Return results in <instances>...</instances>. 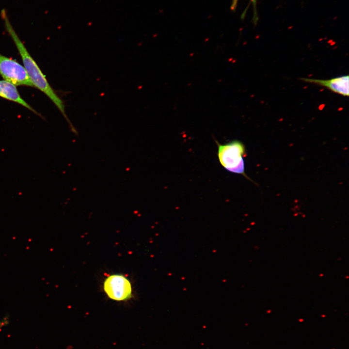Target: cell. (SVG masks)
Returning <instances> with one entry per match:
<instances>
[{"label": "cell", "mask_w": 349, "mask_h": 349, "mask_svg": "<svg viewBox=\"0 0 349 349\" xmlns=\"http://www.w3.org/2000/svg\"><path fill=\"white\" fill-rule=\"evenodd\" d=\"M238 0H232V2L231 3V9L232 11H235L236 9V7L237 6L238 2Z\"/></svg>", "instance_id": "8"}, {"label": "cell", "mask_w": 349, "mask_h": 349, "mask_svg": "<svg viewBox=\"0 0 349 349\" xmlns=\"http://www.w3.org/2000/svg\"><path fill=\"white\" fill-rule=\"evenodd\" d=\"M252 1L253 2V5H254V13H255V9L256 3L257 0H252ZM254 15H255V14H254Z\"/></svg>", "instance_id": "9"}, {"label": "cell", "mask_w": 349, "mask_h": 349, "mask_svg": "<svg viewBox=\"0 0 349 349\" xmlns=\"http://www.w3.org/2000/svg\"><path fill=\"white\" fill-rule=\"evenodd\" d=\"M0 75L16 86L33 87L24 67L17 61L0 54Z\"/></svg>", "instance_id": "3"}, {"label": "cell", "mask_w": 349, "mask_h": 349, "mask_svg": "<svg viewBox=\"0 0 349 349\" xmlns=\"http://www.w3.org/2000/svg\"><path fill=\"white\" fill-rule=\"evenodd\" d=\"M218 146V158L221 165L228 171L241 174L253 181L245 172L243 157L245 154L244 144L239 141L233 140L221 144L216 141Z\"/></svg>", "instance_id": "2"}, {"label": "cell", "mask_w": 349, "mask_h": 349, "mask_svg": "<svg viewBox=\"0 0 349 349\" xmlns=\"http://www.w3.org/2000/svg\"><path fill=\"white\" fill-rule=\"evenodd\" d=\"M4 20L5 29L15 44L21 56L24 67L33 86L44 93L53 103L68 123L71 131L77 135L78 132L68 118L63 100L56 94L49 84L38 65L28 52L24 44L13 27L7 16L6 9L3 8L0 13Z\"/></svg>", "instance_id": "1"}, {"label": "cell", "mask_w": 349, "mask_h": 349, "mask_svg": "<svg viewBox=\"0 0 349 349\" xmlns=\"http://www.w3.org/2000/svg\"><path fill=\"white\" fill-rule=\"evenodd\" d=\"M0 97L19 104L40 115L35 110L22 98L16 85L5 80H0Z\"/></svg>", "instance_id": "6"}, {"label": "cell", "mask_w": 349, "mask_h": 349, "mask_svg": "<svg viewBox=\"0 0 349 349\" xmlns=\"http://www.w3.org/2000/svg\"><path fill=\"white\" fill-rule=\"evenodd\" d=\"M9 315L6 314L0 319V329L4 326H7L9 324Z\"/></svg>", "instance_id": "7"}, {"label": "cell", "mask_w": 349, "mask_h": 349, "mask_svg": "<svg viewBox=\"0 0 349 349\" xmlns=\"http://www.w3.org/2000/svg\"><path fill=\"white\" fill-rule=\"evenodd\" d=\"M300 79L306 82L324 87L331 91L343 96H349V77L348 75L342 76L329 79H319L306 78H301Z\"/></svg>", "instance_id": "5"}, {"label": "cell", "mask_w": 349, "mask_h": 349, "mask_svg": "<svg viewBox=\"0 0 349 349\" xmlns=\"http://www.w3.org/2000/svg\"><path fill=\"white\" fill-rule=\"evenodd\" d=\"M104 289L108 297L115 301H124L130 298L132 294L129 280L121 275L109 276L104 283Z\"/></svg>", "instance_id": "4"}]
</instances>
